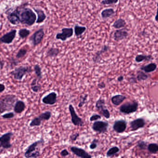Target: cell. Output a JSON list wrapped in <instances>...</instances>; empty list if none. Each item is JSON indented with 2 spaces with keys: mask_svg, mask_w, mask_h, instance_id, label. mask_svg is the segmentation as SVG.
<instances>
[{
  "mask_svg": "<svg viewBox=\"0 0 158 158\" xmlns=\"http://www.w3.org/2000/svg\"><path fill=\"white\" fill-rule=\"evenodd\" d=\"M17 9L20 23L29 26L35 24L36 21L37 15L32 9L28 7L18 8Z\"/></svg>",
  "mask_w": 158,
  "mask_h": 158,
  "instance_id": "6da1fadb",
  "label": "cell"
},
{
  "mask_svg": "<svg viewBox=\"0 0 158 158\" xmlns=\"http://www.w3.org/2000/svg\"><path fill=\"white\" fill-rule=\"evenodd\" d=\"M17 99L15 95L7 94L0 97V115L13 108Z\"/></svg>",
  "mask_w": 158,
  "mask_h": 158,
  "instance_id": "7a4b0ae2",
  "label": "cell"
},
{
  "mask_svg": "<svg viewBox=\"0 0 158 158\" xmlns=\"http://www.w3.org/2000/svg\"><path fill=\"white\" fill-rule=\"evenodd\" d=\"M45 141L43 138H41L39 141L33 142L26 149L24 154V157L26 158H35L40 157L41 154L39 147L43 145Z\"/></svg>",
  "mask_w": 158,
  "mask_h": 158,
  "instance_id": "3957f363",
  "label": "cell"
},
{
  "mask_svg": "<svg viewBox=\"0 0 158 158\" xmlns=\"http://www.w3.org/2000/svg\"><path fill=\"white\" fill-rule=\"evenodd\" d=\"M32 71V70L30 66L21 65L16 67L9 74L13 76L14 80L21 81L26 74H29Z\"/></svg>",
  "mask_w": 158,
  "mask_h": 158,
  "instance_id": "277c9868",
  "label": "cell"
},
{
  "mask_svg": "<svg viewBox=\"0 0 158 158\" xmlns=\"http://www.w3.org/2000/svg\"><path fill=\"white\" fill-rule=\"evenodd\" d=\"M139 108V103L136 101L129 102L124 103L120 107V112L124 115H129L137 111Z\"/></svg>",
  "mask_w": 158,
  "mask_h": 158,
  "instance_id": "5b68a950",
  "label": "cell"
},
{
  "mask_svg": "<svg viewBox=\"0 0 158 158\" xmlns=\"http://www.w3.org/2000/svg\"><path fill=\"white\" fill-rule=\"evenodd\" d=\"M44 36L45 32L44 29L41 28L35 32L34 34L30 37L29 41L32 46L35 47L41 43Z\"/></svg>",
  "mask_w": 158,
  "mask_h": 158,
  "instance_id": "8992f818",
  "label": "cell"
},
{
  "mask_svg": "<svg viewBox=\"0 0 158 158\" xmlns=\"http://www.w3.org/2000/svg\"><path fill=\"white\" fill-rule=\"evenodd\" d=\"M14 135L13 132H8L0 136V148L4 149L11 148L12 145L10 143V141Z\"/></svg>",
  "mask_w": 158,
  "mask_h": 158,
  "instance_id": "52a82bcc",
  "label": "cell"
},
{
  "mask_svg": "<svg viewBox=\"0 0 158 158\" xmlns=\"http://www.w3.org/2000/svg\"><path fill=\"white\" fill-rule=\"evenodd\" d=\"M109 123L102 121H96L92 124V130L99 134H105L108 132Z\"/></svg>",
  "mask_w": 158,
  "mask_h": 158,
  "instance_id": "ba28073f",
  "label": "cell"
},
{
  "mask_svg": "<svg viewBox=\"0 0 158 158\" xmlns=\"http://www.w3.org/2000/svg\"><path fill=\"white\" fill-rule=\"evenodd\" d=\"M69 111L71 117V121L72 123L76 126L83 127L84 124V122L82 118L78 117L75 108L72 105H69Z\"/></svg>",
  "mask_w": 158,
  "mask_h": 158,
  "instance_id": "9c48e42d",
  "label": "cell"
},
{
  "mask_svg": "<svg viewBox=\"0 0 158 158\" xmlns=\"http://www.w3.org/2000/svg\"><path fill=\"white\" fill-rule=\"evenodd\" d=\"M62 32H58L56 35V39L65 41L73 36L74 30L72 28H64L61 30Z\"/></svg>",
  "mask_w": 158,
  "mask_h": 158,
  "instance_id": "30bf717a",
  "label": "cell"
},
{
  "mask_svg": "<svg viewBox=\"0 0 158 158\" xmlns=\"http://www.w3.org/2000/svg\"><path fill=\"white\" fill-rule=\"evenodd\" d=\"M6 14L8 21L13 25H18L20 23L17 8L12 10V11H10L9 10H7Z\"/></svg>",
  "mask_w": 158,
  "mask_h": 158,
  "instance_id": "8fae6325",
  "label": "cell"
},
{
  "mask_svg": "<svg viewBox=\"0 0 158 158\" xmlns=\"http://www.w3.org/2000/svg\"><path fill=\"white\" fill-rule=\"evenodd\" d=\"M17 30L12 29L0 37V43L5 44H10L15 39Z\"/></svg>",
  "mask_w": 158,
  "mask_h": 158,
  "instance_id": "7c38bea8",
  "label": "cell"
},
{
  "mask_svg": "<svg viewBox=\"0 0 158 158\" xmlns=\"http://www.w3.org/2000/svg\"><path fill=\"white\" fill-rule=\"evenodd\" d=\"M127 127V122L123 119L118 120L115 121L113 125V129L118 134H121L125 131Z\"/></svg>",
  "mask_w": 158,
  "mask_h": 158,
  "instance_id": "4fadbf2b",
  "label": "cell"
},
{
  "mask_svg": "<svg viewBox=\"0 0 158 158\" xmlns=\"http://www.w3.org/2000/svg\"><path fill=\"white\" fill-rule=\"evenodd\" d=\"M146 123L143 118H139L130 122V127L132 131L138 130L139 129L144 128Z\"/></svg>",
  "mask_w": 158,
  "mask_h": 158,
  "instance_id": "5bb4252c",
  "label": "cell"
},
{
  "mask_svg": "<svg viewBox=\"0 0 158 158\" xmlns=\"http://www.w3.org/2000/svg\"><path fill=\"white\" fill-rule=\"evenodd\" d=\"M58 96L55 92H52L42 99V102L45 105H53L57 102Z\"/></svg>",
  "mask_w": 158,
  "mask_h": 158,
  "instance_id": "9a60e30c",
  "label": "cell"
},
{
  "mask_svg": "<svg viewBox=\"0 0 158 158\" xmlns=\"http://www.w3.org/2000/svg\"><path fill=\"white\" fill-rule=\"evenodd\" d=\"M128 36L129 32L126 29H119L116 30L114 33L113 39L116 42H119L126 39Z\"/></svg>",
  "mask_w": 158,
  "mask_h": 158,
  "instance_id": "2e32d148",
  "label": "cell"
},
{
  "mask_svg": "<svg viewBox=\"0 0 158 158\" xmlns=\"http://www.w3.org/2000/svg\"><path fill=\"white\" fill-rule=\"evenodd\" d=\"M70 150L73 154L79 158H92V156L90 155L88 153H87L85 150L82 148H79L78 147L72 146L70 147Z\"/></svg>",
  "mask_w": 158,
  "mask_h": 158,
  "instance_id": "e0dca14e",
  "label": "cell"
},
{
  "mask_svg": "<svg viewBox=\"0 0 158 158\" xmlns=\"http://www.w3.org/2000/svg\"><path fill=\"white\" fill-rule=\"evenodd\" d=\"M110 49V46L106 45H103L101 49L96 53L94 56L93 57L92 60H93L94 63H95V64L99 63L101 59V55H102V54L106 53Z\"/></svg>",
  "mask_w": 158,
  "mask_h": 158,
  "instance_id": "ac0fdd59",
  "label": "cell"
},
{
  "mask_svg": "<svg viewBox=\"0 0 158 158\" xmlns=\"http://www.w3.org/2000/svg\"><path fill=\"white\" fill-rule=\"evenodd\" d=\"M35 12L37 14L36 23L41 24L44 23V21L46 20L47 16L45 14V12L42 9L40 8H33Z\"/></svg>",
  "mask_w": 158,
  "mask_h": 158,
  "instance_id": "d6986e66",
  "label": "cell"
},
{
  "mask_svg": "<svg viewBox=\"0 0 158 158\" xmlns=\"http://www.w3.org/2000/svg\"><path fill=\"white\" fill-rule=\"evenodd\" d=\"M26 104L23 101L17 100L14 106V111L16 114H21L25 110Z\"/></svg>",
  "mask_w": 158,
  "mask_h": 158,
  "instance_id": "ffe728a7",
  "label": "cell"
},
{
  "mask_svg": "<svg viewBox=\"0 0 158 158\" xmlns=\"http://www.w3.org/2000/svg\"><path fill=\"white\" fill-rule=\"evenodd\" d=\"M127 99L126 96L121 94H117L114 96L111 99V101L113 105L115 106H119Z\"/></svg>",
  "mask_w": 158,
  "mask_h": 158,
  "instance_id": "44dd1931",
  "label": "cell"
},
{
  "mask_svg": "<svg viewBox=\"0 0 158 158\" xmlns=\"http://www.w3.org/2000/svg\"><path fill=\"white\" fill-rule=\"evenodd\" d=\"M157 68V65L155 63H150L141 66L140 69L145 73H149L155 71Z\"/></svg>",
  "mask_w": 158,
  "mask_h": 158,
  "instance_id": "7402d4cb",
  "label": "cell"
},
{
  "mask_svg": "<svg viewBox=\"0 0 158 158\" xmlns=\"http://www.w3.org/2000/svg\"><path fill=\"white\" fill-rule=\"evenodd\" d=\"M154 59V58L151 55H143L139 54L135 58V61L137 63H140L143 61H152Z\"/></svg>",
  "mask_w": 158,
  "mask_h": 158,
  "instance_id": "603a6c76",
  "label": "cell"
},
{
  "mask_svg": "<svg viewBox=\"0 0 158 158\" xmlns=\"http://www.w3.org/2000/svg\"><path fill=\"white\" fill-rule=\"evenodd\" d=\"M115 14V11L113 8H106L103 9L101 13V17L103 20L108 18L112 16Z\"/></svg>",
  "mask_w": 158,
  "mask_h": 158,
  "instance_id": "cb8c5ba5",
  "label": "cell"
},
{
  "mask_svg": "<svg viewBox=\"0 0 158 158\" xmlns=\"http://www.w3.org/2000/svg\"><path fill=\"white\" fill-rule=\"evenodd\" d=\"M37 78H35L32 81L30 84L31 89L35 93H38L41 90V85L39 83Z\"/></svg>",
  "mask_w": 158,
  "mask_h": 158,
  "instance_id": "d4e9b609",
  "label": "cell"
},
{
  "mask_svg": "<svg viewBox=\"0 0 158 158\" xmlns=\"http://www.w3.org/2000/svg\"><path fill=\"white\" fill-rule=\"evenodd\" d=\"M127 23L125 20L122 18H119L113 24L112 26L117 29H123L126 26Z\"/></svg>",
  "mask_w": 158,
  "mask_h": 158,
  "instance_id": "484cf974",
  "label": "cell"
},
{
  "mask_svg": "<svg viewBox=\"0 0 158 158\" xmlns=\"http://www.w3.org/2000/svg\"><path fill=\"white\" fill-rule=\"evenodd\" d=\"M86 28L85 26H81L78 25H76L74 26V33L77 37H79L82 35L86 31Z\"/></svg>",
  "mask_w": 158,
  "mask_h": 158,
  "instance_id": "4316f807",
  "label": "cell"
},
{
  "mask_svg": "<svg viewBox=\"0 0 158 158\" xmlns=\"http://www.w3.org/2000/svg\"><path fill=\"white\" fill-rule=\"evenodd\" d=\"M60 50L58 48L51 47L47 52V57L49 58H55L59 55Z\"/></svg>",
  "mask_w": 158,
  "mask_h": 158,
  "instance_id": "83f0119b",
  "label": "cell"
},
{
  "mask_svg": "<svg viewBox=\"0 0 158 158\" xmlns=\"http://www.w3.org/2000/svg\"><path fill=\"white\" fill-rule=\"evenodd\" d=\"M105 104V101L104 99H99L96 103L95 107L96 110L100 112H101L102 111L107 108Z\"/></svg>",
  "mask_w": 158,
  "mask_h": 158,
  "instance_id": "f1b7e54d",
  "label": "cell"
},
{
  "mask_svg": "<svg viewBox=\"0 0 158 158\" xmlns=\"http://www.w3.org/2000/svg\"><path fill=\"white\" fill-rule=\"evenodd\" d=\"M120 149L117 146H114L108 150L106 153V156L107 157H111L118 153Z\"/></svg>",
  "mask_w": 158,
  "mask_h": 158,
  "instance_id": "f546056e",
  "label": "cell"
},
{
  "mask_svg": "<svg viewBox=\"0 0 158 158\" xmlns=\"http://www.w3.org/2000/svg\"><path fill=\"white\" fill-rule=\"evenodd\" d=\"M149 75H147L143 71H137V75H136V79L137 81H145L147 80L149 77Z\"/></svg>",
  "mask_w": 158,
  "mask_h": 158,
  "instance_id": "4dcf8cb0",
  "label": "cell"
},
{
  "mask_svg": "<svg viewBox=\"0 0 158 158\" xmlns=\"http://www.w3.org/2000/svg\"><path fill=\"white\" fill-rule=\"evenodd\" d=\"M34 70L35 74L36 75L38 81H40L42 78L41 68L38 64H36L34 65Z\"/></svg>",
  "mask_w": 158,
  "mask_h": 158,
  "instance_id": "1f68e13d",
  "label": "cell"
},
{
  "mask_svg": "<svg viewBox=\"0 0 158 158\" xmlns=\"http://www.w3.org/2000/svg\"><path fill=\"white\" fill-rule=\"evenodd\" d=\"M52 113L50 111H46L39 115V118L43 121H48L52 117Z\"/></svg>",
  "mask_w": 158,
  "mask_h": 158,
  "instance_id": "d6a6232c",
  "label": "cell"
},
{
  "mask_svg": "<svg viewBox=\"0 0 158 158\" xmlns=\"http://www.w3.org/2000/svg\"><path fill=\"white\" fill-rule=\"evenodd\" d=\"M31 31L27 29H21L19 30L18 35L21 39H25L30 35Z\"/></svg>",
  "mask_w": 158,
  "mask_h": 158,
  "instance_id": "836d02e7",
  "label": "cell"
},
{
  "mask_svg": "<svg viewBox=\"0 0 158 158\" xmlns=\"http://www.w3.org/2000/svg\"><path fill=\"white\" fill-rule=\"evenodd\" d=\"M147 149L152 154H156L158 153V145L156 143H152L147 145Z\"/></svg>",
  "mask_w": 158,
  "mask_h": 158,
  "instance_id": "e575fe53",
  "label": "cell"
},
{
  "mask_svg": "<svg viewBox=\"0 0 158 158\" xmlns=\"http://www.w3.org/2000/svg\"><path fill=\"white\" fill-rule=\"evenodd\" d=\"M27 53H28V50L26 49L21 48L16 53L15 57L17 59H22L26 55Z\"/></svg>",
  "mask_w": 158,
  "mask_h": 158,
  "instance_id": "d590c367",
  "label": "cell"
},
{
  "mask_svg": "<svg viewBox=\"0 0 158 158\" xmlns=\"http://www.w3.org/2000/svg\"><path fill=\"white\" fill-rule=\"evenodd\" d=\"M42 121L39 117H36L32 120L31 122L29 123L30 127H39L41 124Z\"/></svg>",
  "mask_w": 158,
  "mask_h": 158,
  "instance_id": "8d00e7d4",
  "label": "cell"
},
{
  "mask_svg": "<svg viewBox=\"0 0 158 158\" xmlns=\"http://www.w3.org/2000/svg\"><path fill=\"white\" fill-rule=\"evenodd\" d=\"M147 143L142 140H140L137 142V147L141 150H145L147 149Z\"/></svg>",
  "mask_w": 158,
  "mask_h": 158,
  "instance_id": "74e56055",
  "label": "cell"
},
{
  "mask_svg": "<svg viewBox=\"0 0 158 158\" xmlns=\"http://www.w3.org/2000/svg\"><path fill=\"white\" fill-rule=\"evenodd\" d=\"M87 97H88V95L85 94L84 95H82L80 97V102L78 103V107H82L84 104L86 103L87 102Z\"/></svg>",
  "mask_w": 158,
  "mask_h": 158,
  "instance_id": "f35d334b",
  "label": "cell"
},
{
  "mask_svg": "<svg viewBox=\"0 0 158 158\" xmlns=\"http://www.w3.org/2000/svg\"><path fill=\"white\" fill-rule=\"evenodd\" d=\"M119 0H102L101 4L104 5H112L117 4Z\"/></svg>",
  "mask_w": 158,
  "mask_h": 158,
  "instance_id": "ab89813d",
  "label": "cell"
},
{
  "mask_svg": "<svg viewBox=\"0 0 158 158\" xmlns=\"http://www.w3.org/2000/svg\"><path fill=\"white\" fill-rule=\"evenodd\" d=\"M14 116H15V114L14 113V112H10L4 114L2 116V117L4 119H10L13 118Z\"/></svg>",
  "mask_w": 158,
  "mask_h": 158,
  "instance_id": "60d3db41",
  "label": "cell"
},
{
  "mask_svg": "<svg viewBox=\"0 0 158 158\" xmlns=\"http://www.w3.org/2000/svg\"><path fill=\"white\" fill-rule=\"evenodd\" d=\"M99 141L98 139H94L91 144L90 145V148L91 150H94L96 148H97V146H98V143H99Z\"/></svg>",
  "mask_w": 158,
  "mask_h": 158,
  "instance_id": "b9f144b4",
  "label": "cell"
},
{
  "mask_svg": "<svg viewBox=\"0 0 158 158\" xmlns=\"http://www.w3.org/2000/svg\"><path fill=\"white\" fill-rule=\"evenodd\" d=\"M102 118V117L100 115L98 114H93V115L90 117V122L93 121H98L99 120H100Z\"/></svg>",
  "mask_w": 158,
  "mask_h": 158,
  "instance_id": "7bdbcfd3",
  "label": "cell"
},
{
  "mask_svg": "<svg viewBox=\"0 0 158 158\" xmlns=\"http://www.w3.org/2000/svg\"><path fill=\"white\" fill-rule=\"evenodd\" d=\"M80 134L78 133H76L75 134H71L70 136V140L72 141H75L77 140V138L79 137Z\"/></svg>",
  "mask_w": 158,
  "mask_h": 158,
  "instance_id": "ee69618b",
  "label": "cell"
},
{
  "mask_svg": "<svg viewBox=\"0 0 158 158\" xmlns=\"http://www.w3.org/2000/svg\"><path fill=\"white\" fill-rule=\"evenodd\" d=\"M9 61H10V65H11V66H12V67L13 66H16L19 63V61H18L16 59H14L13 58H11L9 60Z\"/></svg>",
  "mask_w": 158,
  "mask_h": 158,
  "instance_id": "f6af8a7d",
  "label": "cell"
},
{
  "mask_svg": "<svg viewBox=\"0 0 158 158\" xmlns=\"http://www.w3.org/2000/svg\"><path fill=\"white\" fill-rule=\"evenodd\" d=\"M60 154L62 157H65L68 156L69 155V152L66 149H64L62 150L60 152Z\"/></svg>",
  "mask_w": 158,
  "mask_h": 158,
  "instance_id": "bcb514c9",
  "label": "cell"
},
{
  "mask_svg": "<svg viewBox=\"0 0 158 158\" xmlns=\"http://www.w3.org/2000/svg\"><path fill=\"white\" fill-rule=\"evenodd\" d=\"M129 82L131 84H135L137 83V79L135 77H130L129 78Z\"/></svg>",
  "mask_w": 158,
  "mask_h": 158,
  "instance_id": "7dc6e473",
  "label": "cell"
},
{
  "mask_svg": "<svg viewBox=\"0 0 158 158\" xmlns=\"http://www.w3.org/2000/svg\"><path fill=\"white\" fill-rule=\"evenodd\" d=\"M97 87L100 89H105L106 87V84L104 82H101L97 84Z\"/></svg>",
  "mask_w": 158,
  "mask_h": 158,
  "instance_id": "c3c4849f",
  "label": "cell"
},
{
  "mask_svg": "<svg viewBox=\"0 0 158 158\" xmlns=\"http://www.w3.org/2000/svg\"><path fill=\"white\" fill-rule=\"evenodd\" d=\"M5 89H6V87L5 85L2 84L0 83V93L3 92L5 90Z\"/></svg>",
  "mask_w": 158,
  "mask_h": 158,
  "instance_id": "681fc988",
  "label": "cell"
},
{
  "mask_svg": "<svg viewBox=\"0 0 158 158\" xmlns=\"http://www.w3.org/2000/svg\"><path fill=\"white\" fill-rule=\"evenodd\" d=\"M4 65H5V62L4 60H0V70L3 69Z\"/></svg>",
  "mask_w": 158,
  "mask_h": 158,
  "instance_id": "f907efd6",
  "label": "cell"
},
{
  "mask_svg": "<svg viewBox=\"0 0 158 158\" xmlns=\"http://www.w3.org/2000/svg\"><path fill=\"white\" fill-rule=\"evenodd\" d=\"M124 80V77L123 76H120L117 78V81L119 82H121Z\"/></svg>",
  "mask_w": 158,
  "mask_h": 158,
  "instance_id": "816d5d0a",
  "label": "cell"
},
{
  "mask_svg": "<svg viewBox=\"0 0 158 158\" xmlns=\"http://www.w3.org/2000/svg\"><path fill=\"white\" fill-rule=\"evenodd\" d=\"M157 14H156V15H155V20H156V21H157Z\"/></svg>",
  "mask_w": 158,
  "mask_h": 158,
  "instance_id": "f5cc1de1",
  "label": "cell"
},
{
  "mask_svg": "<svg viewBox=\"0 0 158 158\" xmlns=\"http://www.w3.org/2000/svg\"><path fill=\"white\" fill-rule=\"evenodd\" d=\"M0 24H1V20H0Z\"/></svg>",
  "mask_w": 158,
  "mask_h": 158,
  "instance_id": "db71d44e",
  "label": "cell"
}]
</instances>
